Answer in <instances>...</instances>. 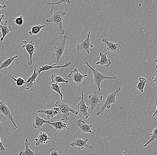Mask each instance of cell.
<instances>
[{
    "label": "cell",
    "instance_id": "cell-41",
    "mask_svg": "<svg viewBox=\"0 0 157 155\" xmlns=\"http://www.w3.org/2000/svg\"><path fill=\"white\" fill-rule=\"evenodd\" d=\"M0 126H2V122L0 121Z\"/></svg>",
    "mask_w": 157,
    "mask_h": 155
},
{
    "label": "cell",
    "instance_id": "cell-11",
    "mask_svg": "<svg viewBox=\"0 0 157 155\" xmlns=\"http://www.w3.org/2000/svg\"><path fill=\"white\" fill-rule=\"evenodd\" d=\"M88 76V74H87L82 75L79 72L78 69L75 68L74 70L71 72L67 77L70 78V80H73L76 85H78L83 82L84 77Z\"/></svg>",
    "mask_w": 157,
    "mask_h": 155
},
{
    "label": "cell",
    "instance_id": "cell-21",
    "mask_svg": "<svg viewBox=\"0 0 157 155\" xmlns=\"http://www.w3.org/2000/svg\"><path fill=\"white\" fill-rule=\"evenodd\" d=\"M39 74V73L36 71V68H35L32 75L29 78H28V80L26 81L25 90H29L32 88V86L34 85V82H36V79H37Z\"/></svg>",
    "mask_w": 157,
    "mask_h": 155
},
{
    "label": "cell",
    "instance_id": "cell-3",
    "mask_svg": "<svg viewBox=\"0 0 157 155\" xmlns=\"http://www.w3.org/2000/svg\"><path fill=\"white\" fill-rule=\"evenodd\" d=\"M85 64L88 66L90 70L92 71L93 74V83L97 85L98 88V90L97 91V93L100 92L101 91V82L103 80H107V79H113V80H115L116 79V76H113V77H110V76H107L105 75L101 72L98 71L97 69L93 68V67L89 65L88 64V61H86L85 62Z\"/></svg>",
    "mask_w": 157,
    "mask_h": 155
},
{
    "label": "cell",
    "instance_id": "cell-31",
    "mask_svg": "<svg viewBox=\"0 0 157 155\" xmlns=\"http://www.w3.org/2000/svg\"><path fill=\"white\" fill-rule=\"evenodd\" d=\"M71 2V1L69 0H60L58 2L53 3L48 2L46 3V4L48 6H54L56 5L60 4H70Z\"/></svg>",
    "mask_w": 157,
    "mask_h": 155
},
{
    "label": "cell",
    "instance_id": "cell-7",
    "mask_svg": "<svg viewBox=\"0 0 157 155\" xmlns=\"http://www.w3.org/2000/svg\"><path fill=\"white\" fill-rule=\"evenodd\" d=\"M90 35H91V31H89L86 39L82 40L81 42L76 46V49L79 52L84 51L88 54H90V48H93L94 47V45L91 44V40L90 38Z\"/></svg>",
    "mask_w": 157,
    "mask_h": 155
},
{
    "label": "cell",
    "instance_id": "cell-19",
    "mask_svg": "<svg viewBox=\"0 0 157 155\" xmlns=\"http://www.w3.org/2000/svg\"><path fill=\"white\" fill-rule=\"evenodd\" d=\"M37 113L38 114H44L46 115L47 118L48 119L53 118L60 114L59 109L56 107L52 109L46 110H39L37 111Z\"/></svg>",
    "mask_w": 157,
    "mask_h": 155
},
{
    "label": "cell",
    "instance_id": "cell-27",
    "mask_svg": "<svg viewBox=\"0 0 157 155\" xmlns=\"http://www.w3.org/2000/svg\"><path fill=\"white\" fill-rule=\"evenodd\" d=\"M138 80H139V81H138V83H137V86H136V88L141 93H143L144 92V90L145 85H146V83H147V80L144 77L141 76V77H139Z\"/></svg>",
    "mask_w": 157,
    "mask_h": 155
},
{
    "label": "cell",
    "instance_id": "cell-40",
    "mask_svg": "<svg viewBox=\"0 0 157 155\" xmlns=\"http://www.w3.org/2000/svg\"><path fill=\"white\" fill-rule=\"evenodd\" d=\"M122 153H123L125 155H128L127 153H126L125 152H124V151H122Z\"/></svg>",
    "mask_w": 157,
    "mask_h": 155
},
{
    "label": "cell",
    "instance_id": "cell-42",
    "mask_svg": "<svg viewBox=\"0 0 157 155\" xmlns=\"http://www.w3.org/2000/svg\"><path fill=\"white\" fill-rule=\"evenodd\" d=\"M2 34V32H1V31H0V34Z\"/></svg>",
    "mask_w": 157,
    "mask_h": 155
},
{
    "label": "cell",
    "instance_id": "cell-17",
    "mask_svg": "<svg viewBox=\"0 0 157 155\" xmlns=\"http://www.w3.org/2000/svg\"><path fill=\"white\" fill-rule=\"evenodd\" d=\"M76 124L79 127V129L84 135V133H91L93 134V132L91 130L93 125L91 124H86L84 120L82 119H79L76 121Z\"/></svg>",
    "mask_w": 157,
    "mask_h": 155
},
{
    "label": "cell",
    "instance_id": "cell-8",
    "mask_svg": "<svg viewBox=\"0 0 157 155\" xmlns=\"http://www.w3.org/2000/svg\"><path fill=\"white\" fill-rule=\"evenodd\" d=\"M0 114H3L9 119L14 126V130L17 129V126L15 122L14 118L11 113L9 107L6 103L1 100H0Z\"/></svg>",
    "mask_w": 157,
    "mask_h": 155
},
{
    "label": "cell",
    "instance_id": "cell-29",
    "mask_svg": "<svg viewBox=\"0 0 157 155\" xmlns=\"http://www.w3.org/2000/svg\"><path fill=\"white\" fill-rule=\"evenodd\" d=\"M50 85H51V90L59 94L60 96L61 100H63V95L61 92V88L62 86L59 85L57 84H51Z\"/></svg>",
    "mask_w": 157,
    "mask_h": 155
},
{
    "label": "cell",
    "instance_id": "cell-14",
    "mask_svg": "<svg viewBox=\"0 0 157 155\" xmlns=\"http://www.w3.org/2000/svg\"><path fill=\"white\" fill-rule=\"evenodd\" d=\"M88 139H76L74 140L71 143V146L72 147H78V150H82L85 148L93 149L92 146H89L88 144Z\"/></svg>",
    "mask_w": 157,
    "mask_h": 155
},
{
    "label": "cell",
    "instance_id": "cell-5",
    "mask_svg": "<svg viewBox=\"0 0 157 155\" xmlns=\"http://www.w3.org/2000/svg\"><path fill=\"white\" fill-rule=\"evenodd\" d=\"M67 37L64 35L61 42H57L55 46V50L53 53V55L56 58V64L58 65L61 58L63 55L66 48V40Z\"/></svg>",
    "mask_w": 157,
    "mask_h": 155
},
{
    "label": "cell",
    "instance_id": "cell-20",
    "mask_svg": "<svg viewBox=\"0 0 157 155\" xmlns=\"http://www.w3.org/2000/svg\"><path fill=\"white\" fill-rule=\"evenodd\" d=\"M0 29L2 30V38L0 39V41L3 42L5 37L8 35L12 30V27L8 25V21H6L4 24H0Z\"/></svg>",
    "mask_w": 157,
    "mask_h": 155
},
{
    "label": "cell",
    "instance_id": "cell-15",
    "mask_svg": "<svg viewBox=\"0 0 157 155\" xmlns=\"http://www.w3.org/2000/svg\"><path fill=\"white\" fill-rule=\"evenodd\" d=\"M49 141L54 142V140H52L46 132H40L38 137L35 138L33 142L35 143V146L38 147L40 145H47Z\"/></svg>",
    "mask_w": 157,
    "mask_h": 155
},
{
    "label": "cell",
    "instance_id": "cell-33",
    "mask_svg": "<svg viewBox=\"0 0 157 155\" xmlns=\"http://www.w3.org/2000/svg\"><path fill=\"white\" fill-rule=\"evenodd\" d=\"M50 155H61V152L54 148H52L50 149Z\"/></svg>",
    "mask_w": 157,
    "mask_h": 155
},
{
    "label": "cell",
    "instance_id": "cell-23",
    "mask_svg": "<svg viewBox=\"0 0 157 155\" xmlns=\"http://www.w3.org/2000/svg\"><path fill=\"white\" fill-rule=\"evenodd\" d=\"M48 121L45 120L44 118L39 117L38 115L35 117L34 122H33V127L35 129H41L44 124H46Z\"/></svg>",
    "mask_w": 157,
    "mask_h": 155
},
{
    "label": "cell",
    "instance_id": "cell-37",
    "mask_svg": "<svg viewBox=\"0 0 157 155\" xmlns=\"http://www.w3.org/2000/svg\"><path fill=\"white\" fill-rule=\"evenodd\" d=\"M155 104L156 106V108L155 111V113L153 114H152V117H155V116L156 114H157V102H156Z\"/></svg>",
    "mask_w": 157,
    "mask_h": 155
},
{
    "label": "cell",
    "instance_id": "cell-25",
    "mask_svg": "<svg viewBox=\"0 0 157 155\" xmlns=\"http://www.w3.org/2000/svg\"><path fill=\"white\" fill-rule=\"evenodd\" d=\"M30 145L28 139H26L25 141V149L24 151H21L20 152L19 155H35L36 153L33 152L32 150L30 149L29 148V146Z\"/></svg>",
    "mask_w": 157,
    "mask_h": 155
},
{
    "label": "cell",
    "instance_id": "cell-34",
    "mask_svg": "<svg viewBox=\"0 0 157 155\" xmlns=\"http://www.w3.org/2000/svg\"><path fill=\"white\" fill-rule=\"evenodd\" d=\"M152 81L157 85V74H155V76L152 77Z\"/></svg>",
    "mask_w": 157,
    "mask_h": 155
},
{
    "label": "cell",
    "instance_id": "cell-35",
    "mask_svg": "<svg viewBox=\"0 0 157 155\" xmlns=\"http://www.w3.org/2000/svg\"><path fill=\"white\" fill-rule=\"evenodd\" d=\"M0 151H6V149H5L4 147V145H3L2 142V141H1V137H0Z\"/></svg>",
    "mask_w": 157,
    "mask_h": 155
},
{
    "label": "cell",
    "instance_id": "cell-32",
    "mask_svg": "<svg viewBox=\"0 0 157 155\" xmlns=\"http://www.w3.org/2000/svg\"><path fill=\"white\" fill-rule=\"evenodd\" d=\"M24 19L22 16H19L17 17L14 21L15 23L17 24L18 26H21L23 25Z\"/></svg>",
    "mask_w": 157,
    "mask_h": 155
},
{
    "label": "cell",
    "instance_id": "cell-22",
    "mask_svg": "<svg viewBox=\"0 0 157 155\" xmlns=\"http://www.w3.org/2000/svg\"><path fill=\"white\" fill-rule=\"evenodd\" d=\"M17 57H18V56H16L6 59L2 63L0 61V63H1L0 70L3 69H9V67L12 64L13 62L14 61V60L17 58ZM0 75H2V73L1 72H0Z\"/></svg>",
    "mask_w": 157,
    "mask_h": 155
},
{
    "label": "cell",
    "instance_id": "cell-36",
    "mask_svg": "<svg viewBox=\"0 0 157 155\" xmlns=\"http://www.w3.org/2000/svg\"><path fill=\"white\" fill-rule=\"evenodd\" d=\"M5 16L2 14H0V24H3L2 23V20L5 19Z\"/></svg>",
    "mask_w": 157,
    "mask_h": 155
},
{
    "label": "cell",
    "instance_id": "cell-4",
    "mask_svg": "<svg viewBox=\"0 0 157 155\" xmlns=\"http://www.w3.org/2000/svg\"><path fill=\"white\" fill-rule=\"evenodd\" d=\"M121 90V88L120 87H118L115 91L110 93L107 95L105 102L104 103H103L101 108L97 113V115H101L106 109L110 108L111 106L113 104H117L116 98L117 93L119 92Z\"/></svg>",
    "mask_w": 157,
    "mask_h": 155
},
{
    "label": "cell",
    "instance_id": "cell-39",
    "mask_svg": "<svg viewBox=\"0 0 157 155\" xmlns=\"http://www.w3.org/2000/svg\"><path fill=\"white\" fill-rule=\"evenodd\" d=\"M155 62L156 63V66H155V68H157V59L155 60Z\"/></svg>",
    "mask_w": 157,
    "mask_h": 155
},
{
    "label": "cell",
    "instance_id": "cell-1",
    "mask_svg": "<svg viewBox=\"0 0 157 155\" xmlns=\"http://www.w3.org/2000/svg\"><path fill=\"white\" fill-rule=\"evenodd\" d=\"M50 13L51 14V17L46 19L45 21L48 23H54V26L58 27L59 34L60 35H63L65 34V30L63 26V22L64 17L67 14L66 13L59 10L54 6H52Z\"/></svg>",
    "mask_w": 157,
    "mask_h": 155
},
{
    "label": "cell",
    "instance_id": "cell-10",
    "mask_svg": "<svg viewBox=\"0 0 157 155\" xmlns=\"http://www.w3.org/2000/svg\"><path fill=\"white\" fill-rule=\"evenodd\" d=\"M102 41L106 45L104 50L106 49L109 52L118 54L120 50L121 49V47L120 45L114 43L113 42H110L108 38H104Z\"/></svg>",
    "mask_w": 157,
    "mask_h": 155
},
{
    "label": "cell",
    "instance_id": "cell-38",
    "mask_svg": "<svg viewBox=\"0 0 157 155\" xmlns=\"http://www.w3.org/2000/svg\"><path fill=\"white\" fill-rule=\"evenodd\" d=\"M7 6L5 5H2L0 4V10H3L5 8H7Z\"/></svg>",
    "mask_w": 157,
    "mask_h": 155
},
{
    "label": "cell",
    "instance_id": "cell-26",
    "mask_svg": "<svg viewBox=\"0 0 157 155\" xmlns=\"http://www.w3.org/2000/svg\"><path fill=\"white\" fill-rule=\"evenodd\" d=\"M46 25H35L34 26H31V30L28 31V33L29 36L31 35H36L40 33L41 30L44 27H46Z\"/></svg>",
    "mask_w": 157,
    "mask_h": 155
},
{
    "label": "cell",
    "instance_id": "cell-9",
    "mask_svg": "<svg viewBox=\"0 0 157 155\" xmlns=\"http://www.w3.org/2000/svg\"><path fill=\"white\" fill-rule=\"evenodd\" d=\"M23 45L21 46L22 48H25L26 51L28 52L29 56V61L28 62V65L30 66L33 64L32 62V57H33V55L35 52V48L34 47L35 43L32 41H28L26 40L22 41V42Z\"/></svg>",
    "mask_w": 157,
    "mask_h": 155
},
{
    "label": "cell",
    "instance_id": "cell-16",
    "mask_svg": "<svg viewBox=\"0 0 157 155\" xmlns=\"http://www.w3.org/2000/svg\"><path fill=\"white\" fill-rule=\"evenodd\" d=\"M72 64L71 62H66L65 64L63 65H57L56 64H52L51 65H49L48 64L44 66H42L41 67H39L37 70V72L39 74H40L41 72H43L51 70V69H54V68H67L70 66V65Z\"/></svg>",
    "mask_w": 157,
    "mask_h": 155
},
{
    "label": "cell",
    "instance_id": "cell-24",
    "mask_svg": "<svg viewBox=\"0 0 157 155\" xmlns=\"http://www.w3.org/2000/svg\"><path fill=\"white\" fill-rule=\"evenodd\" d=\"M51 80L49 82V84H57L59 83H65L67 84L71 80H65L60 76L52 75L51 77Z\"/></svg>",
    "mask_w": 157,
    "mask_h": 155
},
{
    "label": "cell",
    "instance_id": "cell-30",
    "mask_svg": "<svg viewBox=\"0 0 157 155\" xmlns=\"http://www.w3.org/2000/svg\"><path fill=\"white\" fill-rule=\"evenodd\" d=\"M10 76L13 80L15 81L16 85L18 87L23 86L24 84H26V82L25 81L24 79L22 77H19L17 78H15L12 76Z\"/></svg>",
    "mask_w": 157,
    "mask_h": 155
},
{
    "label": "cell",
    "instance_id": "cell-13",
    "mask_svg": "<svg viewBox=\"0 0 157 155\" xmlns=\"http://www.w3.org/2000/svg\"><path fill=\"white\" fill-rule=\"evenodd\" d=\"M67 122L63 119H59V120L52 121H48L46 124H50L52 125L55 128L56 131L59 132L61 130H65L66 129H68L67 126Z\"/></svg>",
    "mask_w": 157,
    "mask_h": 155
},
{
    "label": "cell",
    "instance_id": "cell-6",
    "mask_svg": "<svg viewBox=\"0 0 157 155\" xmlns=\"http://www.w3.org/2000/svg\"><path fill=\"white\" fill-rule=\"evenodd\" d=\"M103 96L98 95L97 94V92L92 95H88V104L90 106L89 110L93 111H96L95 109L97 108H98L97 111L98 112L99 111L98 108L101 106L102 104H103Z\"/></svg>",
    "mask_w": 157,
    "mask_h": 155
},
{
    "label": "cell",
    "instance_id": "cell-18",
    "mask_svg": "<svg viewBox=\"0 0 157 155\" xmlns=\"http://www.w3.org/2000/svg\"><path fill=\"white\" fill-rule=\"evenodd\" d=\"M107 52L103 53L100 52L99 53V56L100 57V60L98 61L96 63V65L100 66L108 67L111 64L112 62L107 57Z\"/></svg>",
    "mask_w": 157,
    "mask_h": 155
},
{
    "label": "cell",
    "instance_id": "cell-28",
    "mask_svg": "<svg viewBox=\"0 0 157 155\" xmlns=\"http://www.w3.org/2000/svg\"><path fill=\"white\" fill-rule=\"evenodd\" d=\"M150 135H151V138H150L149 141L144 145V147H147V145H149L150 143H151L155 140H157V126L154 128L152 133L150 134Z\"/></svg>",
    "mask_w": 157,
    "mask_h": 155
},
{
    "label": "cell",
    "instance_id": "cell-2",
    "mask_svg": "<svg viewBox=\"0 0 157 155\" xmlns=\"http://www.w3.org/2000/svg\"><path fill=\"white\" fill-rule=\"evenodd\" d=\"M55 106L56 107L59 109L60 113L62 114V119L65 121L67 122H68L70 120L69 118L70 115V112L73 114L75 115H77L78 114V112L75 110L71 108L68 105L67 102H60L58 101L55 103Z\"/></svg>",
    "mask_w": 157,
    "mask_h": 155
},
{
    "label": "cell",
    "instance_id": "cell-12",
    "mask_svg": "<svg viewBox=\"0 0 157 155\" xmlns=\"http://www.w3.org/2000/svg\"><path fill=\"white\" fill-rule=\"evenodd\" d=\"M84 94L83 91H82V97L80 102L78 104L76 110L78 112V114H82L84 117V120L88 119L90 115L89 113L88 112V110L89 108L88 106H86L85 102L84 101Z\"/></svg>",
    "mask_w": 157,
    "mask_h": 155
}]
</instances>
